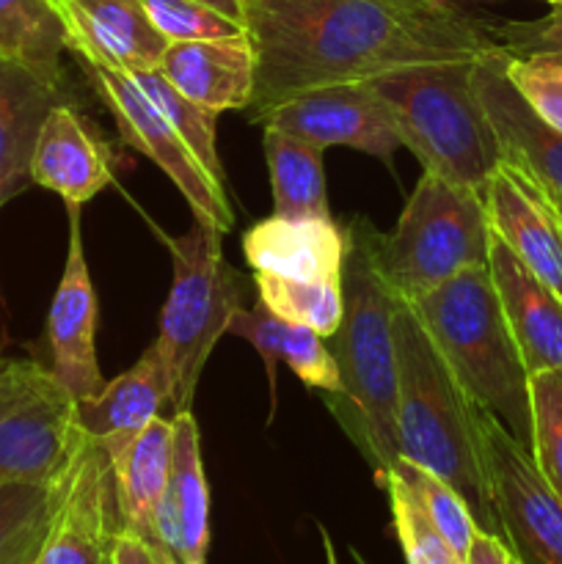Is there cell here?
I'll return each mask as SVG.
<instances>
[{
  "label": "cell",
  "instance_id": "7",
  "mask_svg": "<svg viewBox=\"0 0 562 564\" xmlns=\"http://www.w3.org/2000/svg\"><path fill=\"white\" fill-rule=\"evenodd\" d=\"M490 237L483 196L424 171L395 229H375V264L389 290L413 303L463 270L485 268Z\"/></svg>",
  "mask_w": 562,
  "mask_h": 564
},
{
  "label": "cell",
  "instance_id": "25",
  "mask_svg": "<svg viewBox=\"0 0 562 564\" xmlns=\"http://www.w3.org/2000/svg\"><path fill=\"white\" fill-rule=\"evenodd\" d=\"M171 375L158 347H149L132 369L77 402V424L94 441L136 435L171 402Z\"/></svg>",
  "mask_w": 562,
  "mask_h": 564
},
{
  "label": "cell",
  "instance_id": "36",
  "mask_svg": "<svg viewBox=\"0 0 562 564\" xmlns=\"http://www.w3.org/2000/svg\"><path fill=\"white\" fill-rule=\"evenodd\" d=\"M499 42L512 53L523 50H562V9H551L543 20L496 25Z\"/></svg>",
  "mask_w": 562,
  "mask_h": 564
},
{
  "label": "cell",
  "instance_id": "31",
  "mask_svg": "<svg viewBox=\"0 0 562 564\" xmlns=\"http://www.w3.org/2000/svg\"><path fill=\"white\" fill-rule=\"evenodd\" d=\"M532 460L549 488L562 499V369L529 375Z\"/></svg>",
  "mask_w": 562,
  "mask_h": 564
},
{
  "label": "cell",
  "instance_id": "5",
  "mask_svg": "<svg viewBox=\"0 0 562 564\" xmlns=\"http://www.w3.org/2000/svg\"><path fill=\"white\" fill-rule=\"evenodd\" d=\"M408 306L417 312L466 394L529 449V372L507 325L488 264L452 275Z\"/></svg>",
  "mask_w": 562,
  "mask_h": 564
},
{
  "label": "cell",
  "instance_id": "35",
  "mask_svg": "<svg viewBox=\"0 0 562 564\" xmlns=\"http://www.w3.org/2000/svg\"><path fill=\"white\" fill-rule=\"evenodd\" d=\"M61 479V477H58ZM58 482H0V551L47 518L55 507Z\"/></svg>",
  "mask_w": 562,
  "mask_h": 564
},
{
  "label": "cell",
  "instance_id": "40",
  "mask_svg": "<svg viewBox=\"0 0 562 564\" xmlns=\"http://www.w3.org/2000/svg\"><path fill=\"white\" fill-rule=\"evenodd\" d=\"M149 545H152V554H154V560H158V564H187V562H182L176 554H171L169 549H163V545H158V543H149Z\"/></svg>",
  "mask_w": 562,
  "mask_h": 564
},
{
  "label": "cell",
  "instance_id": "42",
  "mask_svg": "<svg viewBox=\"0 0 562 564\" xmlns=\"http://www.w3.org/2000/svg\"><path fill=\"white\" fill-rule=\"evenodd\" d=\"M545 3H551V9H562V0H545Z\"/></svg>",
  "mask_w": 562,
  "mask_h": 564
},
{
  "label": "cell",
  "instance_id": "23",
  "mask_svg": "<svg viewBox=\"0 0 562 564\" xmlns=\"http://www.w3.org/2000/svg\"><path fill=\"white\" fill-rule=\"evenodd\" d=\"M61 99L64 91L0 55V209L33 185V147L50 108Z\"/></svg>",
  "mask_w": 562,
  "mask_h": 564
},
{
  "label": "cell",
  "instance_id": "41",
  "mask_svg": "<svg viewBox=\"0 0 562 564\" xmlns=\"http://www.w3.org/2000/svg\"><path fill=\"white\" fill-rule=\"evenodd\" d=\"M463 6H472V3H499V0H457Z\"/></svg>",
  "mask_w": 562,
  "mask_h": 564
},
{
  "label": "cell",
  "instance_id": "10",
  "mask_svg": "<svg viewBox=\"0 0 562 564\" xmlns=\"http://www.w3.org/2000/svg\"><path fill=\"white\" fill-rule=\"evenodd\" d=\"M479 427L505 543L521 564H562V499L538 471L532 452L483 408Z\"/></svg>",
  "mask_w": 562,
  "mask_h": 564
},
{
  "label": "cell",
  "instance_id": "16",
  "mask_svg": "<svg viewBox=\"0 0 562 564\" xmlns=\"http://www.w3.org/2000/svg\"><path fill=\"white\" fill-rule=\"evenodd\" d=\"M116 169L119 154L99 127L66 99L55 102L33 147V185L58 193L64 204L83 207L114 182Z\"/></svg>",
  "mask_w": 562,
  "mask_h": 564
},
{
  "label": "cell",
  "instance_id": "19",
  "mask_svg": "<svg viewBox=\"0 0 562 564\" xmlns=\"http://www.w3.org/2000/svg\"><path fill=\"white\" fill-rule=\"evenodd\" d=\"M488 270L527 372L534 375L543 369H562L560 297L499 237H490Z\"/></svg>",
  "mask_w": 562,
  "mask_h": 564
},
{
  "label": "cell",
  "instance_id": "44",
  "mask_svg": "<svg viewBox=\"0 0 562 564\" xmlns=\"http://www.w3.org/2000/svg\"><path fill=\"white\" fill-rule=\"evenodd\" d=\"M510 564H521V562H518V556H516V554H512V560H510Z\"/></svg>",
  "mask_w": 562,
  "mask_h": 564
},
{
  "label": "cell",
  "instance_id": "38",
  "mask_svg": "<svg viewBox=\"0 0 562 564\" xmlns=\"http://www.w3.org/2000/svg\"><path fill=\"white\" fill-rule=\"evenodd\" d=\"M110 562L114 564H158L152 554V545L143 538H136L130 532L116 534L114 549H110Z\"/></svg>",
  "mask_w": 562,
  "mask_h": 564
},
{
  "label": "cell",
  "instance_id": "45",
  "mask_svg": "<svg viewBox=\"0 0 562 564\" xmlns=\"http://www.w3.org/2000/svg\"><path fill=\"white\" fill-rule=\"evenodd\" d=\"M102 564H114V562H110V556H108V562H102Z\"/></svg>",
  "mask_w": 562,
  "mask_h": 564
},
{
  "label": "cell",
  "instance_id": "22",
  "mask_svg": "<svg viewBox=\"0 0 562 564\" xmlns=\"http://www.w3.org/2000/svg\"><path fill=\"white\" fill-rule=\"evenodd\" d=\"M99 444L108 452L110 471H114L121 532L152 540L154 512L169 485L174 424L158 416L136 435H121V438L99 441Z\"/></svg>",
  "mask_w": 562,
  "mask_h": 564
},
{
  "label": "cell",
  "instance_id": "29",
  "mask_svg": "<svg viewBox=\"0 0 562 564\" xmlns=\"http://www.w3.org/2000/svg\"><path fill=\"white\" fill-rule=\"evenodd\" d=\"M127 75L136 80V86L158 105L160 113L176 127L182 138H185L187 147L193 149V154L198 158V163L209 171L218 182L226 185L224 176V163L218 158V149H215V127H218V110H209L204 105L187 99L180 88L171 86L169 77L160 69H147V72H127Z\"/></svg>",
  "mask_w": 562,
  "mask_h": 564
},
{
  "label": "cell",
  "instance_id": "17",
  "mask_svg": "<svg viewBox=\"0 0 562 564\" xmlns=\"http://www.w3.org/2000/svg\"><path fill=\"white\" fill-rule=\"evenodd\" d=\"M485 213L499 237L562 301V218L523 171L501 160L483 191Z\"/></svg>",
  "mask_w": 562,
  "mask_h": 564
},
{
  "label": "cell",
  "instance_id": "2",
  "mask_svg": "<svg viewBox=\"0 0 562 564\" xmlns=\"http://www.w3.org/2000/svg\"><path fill=\"white\" fill-rule=\"evenodd\" d=\"M345 264H342V323L325 339L339 367V389L323 394L347 438L372 466L375 482L400 460L397 430V295L375 264V226L353 218L345 226Z\"/></svg>",
  "mask_w": 562,
  "mask_h": 564
},
{
  "label": "cell",
  "instance_id": "1",
  "mask_svg": "<svg viewBox=\"0 0 562 564\" xmlns=\"http://www.w3.org/2000/svg\"><path fill=\"white\" fill-rule=\"evenodd\" d=\"M246 33L257 55L253 124L309 88L501 47L496 25L457 0H248Z\"/></svg>",
  "mask_w": 562,
  "mask_h": 564
},
{
  "label": "cell",
  "instance_id": "13",
  "mask_svg": "<svg viewBox=\"0 0 562 564\" xmlns=\"http://www.w3.org/2000/svg\"><path fill=\"white\" fill-rule=\"evenodd\" d=\"M69 213V246L64 273L55 286L47 314V345L53 375L72 391L77 402L99 394L105 386L97 364V295L83 251L80 204H66Z\"/></svg>",
  "mask_w": 562,
  "mask_h": 564
},
{
  "label": "cell",
  "instance_id": "21",
  "mask_svg": "<svg viewBox=\"0 0 562 564\" xmlns=\"http://www.w3.org/2000/svg\"><path fill=\"white\" fill-rule=\"evenodd\" d=\"M242 253L253 273L298 281H342L345 231L334 220L270 215L246 231Z\"/></svg>",
  "mask_w": 562,
  "mask_h": 564
},
{
  "label": "cell",
  "instance_id": "39",
  "mask_svg": "<svg viewBox=\"0 0 562 564\" xmlns=\"http://www.w3.org/2000/svg\"><path fill=\"white\" fill-rule=\"evenodd\" d=\"M198 3L209 6V9L220 11V14L231 17V20L242 22L246 25V3L248 0H198Z\"/></svg>",
  "mask_w": 562,
  "mask_h": 564
},
{
  "label": "cell",
  "instance_id": "8",
  "mask_svg": "<svg viewBox=\"0 0 562 564\" xmlns=\"http://www.w3.org/2000/svg\"><path fill=\"white\" fill-rule=\"evenodd\" d=\"M83 441L77 400L53 369L0 356V482H58Z\"/></svg>",
  "mask_w": 562,
  "mask_h": 564
},
{
  "label": "cell",
  "instance_id": "9",
  "mask_svg": "<svg viewBox=\"0 0 562 564\" xmlns=\"http://www.w3.org/2000/svg\"><path fill=\"white\" fill-rule=\"evenodd\" d=\"M86 75L88 86L99 97V102L110 110L119 138L136 152L147 154L171 182L191 207L193 220L218 235H226L235 226L229 196L224 182L215 180L176 127L158 110V105L136 86L127 72L105 69V66L77 61Z\"/></svg>",
  "mask_w": 562,
  "mask_h": 564
},
{
  "label": "cell",
  "instance_id": "6",
  "mask_svg": "<svg viewBox=\"0 0 562 564\" xmlns=\"http://www.w3.org/2000/svg\"><path fill=\"white\" fill-rule=\"evenodd\" d=\"M174 262L169 297L160 314L154 347L171 375V413L191 411L207 358L248 297V279L237 273L220 251L215 229L193 224L187 235L171 240L158 229Z\"/></svg>",
  "mask_w": 562,
  "mask_h": 564
},
{
  "label": "cell",
  "instance_id": "26",
  "mask_svg": "<svg viewBox=\"0 0 562 564\" xmlns=\"http://www.w3.org/2000/svg\"><path fill=\"white\" fill-rule=\"evenodd\" d=\"M262 143L273 187V215L334 220L325 187L323 147L273 124H262Z\"/></svg>",
  "mask_w": 562,
  "mask_h": 564
},
{
  "label": "cell",
  "instance_id": "37",
  "mask_svg": "<svg viewBox=\"0 0 562 564\" xmlns=\"http://www.w3.org/2000/svg\"><path fill=\"white\" fill-rule=\"evenodd\" d=\"M512 551L499 534H490L477 529L472 545H468V554L463 564H510Z\"/></svg>",
  "mask_w": 562,
  "mask_h": 564
},
{
  "label": "cell",
  "instance_id": "30",
  "mask_svg": "<svg viewBox=\"0 0 562 564\" xmlns=\"http://www.w3.org/2000/svg\"><path fill=\"white\" fill-rule=\"evenodd\" d=\"M380 488L389 494L391 527H395L397 543H400L406 564H463L450 549L435 523L419 505L417 494L406 485L400 474H386Z\"/></svg>",
  "mask_w": 562,
  "mask_h": 564
},
{
  "label": "cell",
  "instance_id": "32",
  "mask_svg": "<svg viewBox=\"0 0 562 564\" xmlns=\"http://www.w3.org/2000/svg\"><path fill=\"white\" fill-rule=\"evenodd\" d=\"M505 75L529 110L562 135V50L505 47Z\"/></svg>",
  "mask_w": 562,
  "mask_h": 564
},
{
  "label": "cell",
  "instance_id": "12",
  "mask_svg": "<svg viewBox=\"0 0 562 564\" xmlns=\"http://www.w3.org/2000/svg\"><path fill=\"white\" fill-rule=\"evenodd\" d=\"M259 124H273L279 130L301 135L317 147H350L364 154L395 163L400 138L391 130L367 83H336V86L309 88L270 110Z\"/></svg>",
  "mask_w": 562,
  "mask_h": 564
},
{
  "label": "cell",
  "instance_id": "11",
  "mask_svg": "<svg viewBox=\"0 0 562 564\" xmlns=\"http://www.w3.org/2000/svg\"><path fill=\"white\" fill-rule=\"evenodd\" d=\"M108 452L88 438L58 479L47 534L33 564H102L119 534Z\"/></svg>",
  "mask_w": 562,
  "mask_h": 564
},
{
  "label": "cell",
  "instance_id": "43",
  "mask_svg": "<svg viewBox=\"0 0 562 564\" xmlns=\"http://www.w3.org/2000/svg\"><path fill=\"white\" fill-rule=\"evenodd\" d=\"M353 560H356V564H367V562H364V560H361V556H358V554H356V551H353Z\"/></svg>",
  "mask_w": 562,
  "mask_h": 564
},
{
  "label": "cell",
  "instance_id": "3",
  "mask_svg": "<svg viewBox=\"0 0 562 564\" xmlns=\"http://www.w3.org/2000/svg\"><path fill=\"white\" fill-rule=\"evenodd\" d=\"M397 430L400 457L444 479L472 510L477 529L501 538L479 405L441 358L417 312L397 297ZM505 540V538H501Z\"/></svg>",
  "mask_w": 562,
  "mask_h": 564
},
{
  "label": "cell",
  "instance_id": "24",
  "mask_svg": "<svg viewBox=\"0 0 562 564\" xmlns=\"http://www.w3.org/2000/svg\"><path fill=\"white\" fill-rule=\"evenodd\" d=\"M226 334L251 341L253 350L262 356L273 408L275 367H279V361H284L298 380L323 391V394H334L339 389V367H336L334 352L328 350L323 336L317 330L306 328V325L287 323L279 314L270 312L262 301L253 303L251 308H237Z\"/></svg>",
  "mask_w": 562,
  "mask_h": 564
},
{
  "label": "cell",
  "instance_id": "33",
  "mask_svg": "<svg viewBox=\"0 0 562 564\" xmlns=\"http://www.w3.org/2000/svg\"><path fill=\"white\" fill-rule=\"evenodd\" d=\"M391 471L400 474V477L406 479L408 488L417 494L419 505L424 507V512H428L430 521L435 523L441 538H444L446 543H450V549L455 551L457 560H466L468 545H472L474 534H477V523H474V516L466 507V501H463L444 479L424 471V468L413 466V463L402 460V457L391 466Z\"/></svg>",
  "mask_w": 562,
  "mask_h": 564
},
{
  "label": "cell",
  "instance_id": "20",
  "mask_svg": "<svg viewBox=\"0 0 562 564\" xmlns=\"http://www.w3.org/2000/svg\"><path fill=\"white\" fill-rule=\"evenodd\" d=\"M160 72L187 99L209 110H246L257 83V55L248 33L235 39L169 42Z\"/></svg>",
  "mask_w": 562,
  "mask_h": 564
},
{
  "label": "cell",
  "instance_id": "4",
  "mask_svg": "<svg viewBox=\"0 0 562 564\" xmlns=\"http://www.w3.org/2000/svg\"><path fill=\"white\" fill-rule=\"evenodd\" d=\"M479 58L400 66L361 83L428 174L483 196L501 165V147L474 83Z\"/></svg>",
  "mask_w": 562,
  "mask_h": 564
},
{
  "label": "cell",
  "instance_id": "27",
  "mask_svg": "<svg viewBox=\"0 0 562 564\" xmlns=\"http://www.w3.org/2000/svg\"><path fill=\"white\" fill-rule=\"evenodd\" d=\"M66 33L53 0H0V55L64 91Z\"/></svg>",
  "mask_w": 562,
  "mask_h": 564
},
{
  "label": "cell",
  "instance_id": "34",
  "mask_svg": "<svg viewBox=\"0 0 562 564\" xmlns=\"http://www.w3.org/2000/svg\"><path fill=\"white\" fill-rule=\"evenodd\" d=\"M152 25L165 42H198V39H235L246 25L198 0H141Z\"/></svg>",
  "mask_w": 562,
  "mask_h": 564
},
{
  "label": "cell",
  "instance_id": "28",
  "mask_svg": "<svg viewBox=\"0 0 562 564\" xmlns=\"http://www.w3.org/2000/svg\"><path fill=\"white\" fill-rule=\"evenodd\" d=\"M253 286L264 306L281 319L317 330L323 339L336 334L342 323V281H298L273 273H253Z\"/></svg>",
  "mask_w": 562,
  "mask_h": 564
},
{
  "label": "cell",
  "instance_id": "15",
  "mask_svg": "<svg viewBox=\"0 0 562 564\" xmlns=\"http://www.w3.org/2000/svg\"><path fill=\"white\" fill-rule=\"evenodd\" d=\"M77 61L119 72L158 69L169 42L141 0H53Z\"/></svg>",
  "mask_w": 562,
  "mask_h": 564
},
{
  "label": "cell",
  "instance_id": "14",
  "mask_svg": "<svg viewBox=\"0 0 562 564\" xmlns=\"http://www.w3.org/2000/svg\"><path fill=\"white\" fill-rule=\"evenodd\" d=\"M474 83L499 138L501 160L523 171L562 218V135L543 124L507 80L505 44L477 61Z\"/></svg>",
  "mask_w": 562,
  "mask_h": 564
},
{
  "label": "cell",
  "instance_id": "18",
  "mask_svg": "<svg viewBox=\"0 0 562 564\" xmlns=\"http://www.w3.org/2000/svg\"><path fill=\"white\" fill-rule=\"evenodd\" d=\"M174 446H171L169 485L154 512L152 540L187 564H207L209 551V488L204 477L202 438L191 411L171 416Z\"/></svg>",
  "mask_w": 562,
  "mask_h": 564
}]
</instances>
